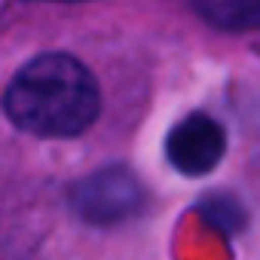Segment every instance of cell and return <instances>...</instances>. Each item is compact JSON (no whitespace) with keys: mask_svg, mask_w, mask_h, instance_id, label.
I'll return each instance as SVG.
<instances>
[{"mask_svg":"<svg viewBox=\"0 0 260 260\" xmlns=\"http://www.w3.org/2000/svg\"><path fill=\"white\" fill-rule=\"evenodd\" d=\"M199 16L217 28H260V0H193Z\"/></svg>","mask_w":260,"mask_h":260,"instance_id":"cell-4","label":"cell"},{"mask_svg":"<svg viewBox=\"0 0 260 260\" xmlns=\"http://www.w3.org/2000/svg\"><path fill=\"white\" fill-rule=\"evenodd\" d=\"M71 205L86 223L107 226L141 211L144 187L135 178V172H128L122 166H110L83 178L71 193Z\"/></svg>","mask_w":260,"mask_h":260,"instance_id":"cell-2","label":"cell"},{"mask_svg":"<svg viewBox=\"0 0 260 260\" xmlns=\"http://www.w3.org/2000/svg\"><path fill=\"white\" fill-rule=\"evenodd\" d=\"M202 214H205L214 226H220V230H226V233H236V230L245 226V211H242L239 202L230 199V196H208V202L202 205Z\"/></svg>","mask_w":260,"mask_h":260,"instance_id":"cell-5","label":"cell"},{"mask_svg":"<svg viewBox=\"0 0 260 260\" xmlns=\"http://www.w3.org/2000/svg\"><path fill=\"white\" fill-rule=\"evenodd\" d=\"M64 4H74V0H64Z\"/></svg>","mask_w":260,"mask_h":260,"instance_id":"cell-6","label":"cell"},{"mask_svg":"<svg viewBox=\"0 0 260 260\" xmlns=\"http://www.w3.org/2000/svg\"><path fill=\"white\" fill-rule=\"evenodd\" d=\"M226 150V135L217 119H211L208 113H190L184 116L166 138V156L169 162L187 175V178H199L208 175Z\"/></svg>","mask_w":260,"mask_h":260,"instance_id":"cell-3","label":"cell"},{"mask_svg":"<svg viewBox=\"0 0 260 260\" xmlns=\"http://www.w3.org/2000/svg\"><path fill=\"white\" fill-rule=\"evenodd\" d=\"M7 116L40 138H74L95 122L101 95L92 71L68 52L31 58L4 95Z\"/></svg>","mask_w":260,"mask_h":260,"instance_id":"cell-1","label":"cell"}]
</instances>
